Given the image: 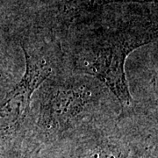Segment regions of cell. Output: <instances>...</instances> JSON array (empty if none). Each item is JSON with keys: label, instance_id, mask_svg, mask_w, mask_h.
Masks as SVG:
<instances>
[{"label": "cell", "instance_id": "1", "mask_svg": "<svg viewBox=\"0 0 158 158\" xmlns=\"http://www.w3.org/2000/svg\"><path fill=\"white\" fill-rule=\"evenodd\" d=\"M153 40L148 35L129 32H113L86 38L74 53L75 69L98 80L125 110L133 101L125 70L127 59L132 52Z\"/></svg>", "mask_w": 158, "mask_h": 158}, {"label": "cell", "instance_id": "2", "mask_svg": "<svg viewBox=\"0 0 158 158\" xmlns=\"http://www.w3.org/2000/svg\"><path fill=\"white\" fill-rule=\"evenodd\" d=\"M89 76L51 77L37 92L38 119L46 131L59 133L70 128L98 105L103 93L99 82Z\"/></svg>", "mask_w": 158, "mask_h": 158}, {"label": "cell", "instance_id": "3", "mask_svg": "<svg viewBox=\"0 0 158 158\" xmlns=\"http://www.w3.org/2000/svg\"><path fill=\"white\" fill-rule=\"evenodd\" d=\"M25 71L20 81L0 101V138L16 133L28 115L33 97L52 73L44 59L23 48Z\"/></svg>", "mask_w": 158, "mask_h": 158}, {"label": "cell", "instance_id": "4", "mask_svg": "<svg viewBox=\"0 0 158 158\" xmlns=\"http://www.w3.org/2000/svg\"><path fill=\"white\" fill-rule=\"evenodd\" d=\"M77 158H121V152L118 148L105 145L91 148Z\"/></svg>", "mask_w": 158, "mask_h": 158}]
</instances>
